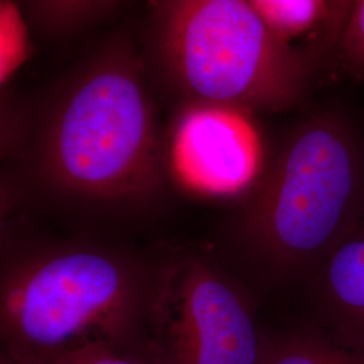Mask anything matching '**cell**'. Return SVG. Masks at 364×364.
<instances>
[{"label": "cell", "instance_id": "obj_8", "mask_svg": "<svg viewBox=\"0 0 364 364\" xmlns=\"http://www.w3.org/2000/svg\"><path fill=\"white\" fill-rule=\"evenodd\" d=\"M317 275L323 326L364 350V215Z\"/></svg>", "mask_w": 364, "mask_h": 364}, {"label": "cell", "instance_id": "obj_2", "mask_svg": "<svg viewBox=\"0 0 364 364\" xmlns=\"http://www.w3.org/2000/svg\"><path fill=\"white\" fill-rule=\"evenodd\" d=\"M151 274L117 250L80 242L11 260L0 272V343L9 362L48 364L90 344H144Z\"/></svg>", "mask_w": 364, "mask_h": 364}, {"label": "cell", "instance_id": "obj_12", "mask_svg": "<svg viewBox=\"0 0 364 364\" xmlns=\"http://www.w3.org/2000/svg\"><path fill=\"white\" fill-rule=\"evenodd\" d=\"M48 364H153L134 350L109 344H90L54 359Z\"/></svg>", "mask_w": 364, "mask_h": 364}, {"label": "cell", "instance_id": "obj_6", "mask_svg": "<svg viewBox=\"0 0 364 364\" xmlns=\"http://www.w3.org/2000/svg\"><path fill=\"white\" fill-rule=\"evenodd\" d=\"M173 161L191 188L212 195L247 186L259 164V144L240 111L191 103L174 129Z\"/></svg>", "mask_w": 364, "mask_h": 364}, {"label": "cell", "instance_id": "obj_13", "mask_svg": "<svg viewBox=\"0 0 364 364\" xmlns=\"http://www.w3.org/2000/svg\"><path fill=\"white\" fill-rule=\"evenodd\" d=\"M26 131L27 115L21 107L0 99V165L21 153Z\"/></svg>", "mask_w": 364, "mask_h": 364}, {"label": "cell", "instance_id": "obj_1", "mask_svg": "<svg viewBox=\"0 0 364 364\" xmlns=\"http://www.w3.org/2000/svg\"><path fill=\"white\" fill-rule=\"evenodd\" d=\"M25 149L39 186L69 207L141 205L158 195L156 109L129 42H111L68 73L38 120H28Z\"/></svg>", "mask_w": 364, "mask_h": 364}, {"label": "cell", "instance_id": "obj_3", "mask_svg": "<svg viewBox=\"0 0 364 364\" xmlns=\"http://www.w3.org/2000/svg\"><path fill=\"white\" fill-rule=\"evenodd\" d=\"M363 158L348 126L323 114L287 139L243 219L250 251L279 275L318 270L364 215Z\"/></svg>", "mask_w": 364, "mask_h": 364}, {"label": "cell", "instance_id": "obj_5", "mask_svg": "<svg viewBox=\"0 0 364 364\" xmlns=\"http://www.w3.org/2000/svg\"><path fill=\"white\" fill-rule=\"evenodd\" d=\"M267 335L246 293L207 254L178 248L153 267L144 356L153 364H259Z\"/></svg>", "mask_w": 364, "mask_h": 364}, {"label": "cell", "instance_id": "obj_14", "mask_svg": "<svg viewBox=\"0 0 364 364\" xmlns=\"http://www.w3.org/2000/svg\"><path fill=\"white\" fill-rule=\"evenodd\" d=\"M19 193L21 189H18L16 185L0 170V236L3 234L7 219L19 198Z\"/></svg>", "mask_w": 364, "mask_h": 364}, {"label": "cell", "instance_id": "obj_9", "mask_svg": "<svg viewBox=\"0 0 364 364\" xmlns=\"http://www.w3.org/2000/svg\"><path fill=\"white\" fill-rule=\"evenodd\" d=\"M259 364H364V350L317 324L267 336Z\"/></svg>", "mask_w": 364, "mask_h": 364}, {"label": "cell", "instance_id": "obj_10", "mask_svg": "<svg viewBox=\"0 0 364 364\" xmlns=\"http://www.w3.org/2000/svg\"><path fill=\"white\" fill-rule=\"evenodd\" d=\"M109 0H31L22 1L27 21L46 36H69L99 23L119 10Z\"/></svg>", "mask_w": 364, "mask_h": 364}, {"label": "cell", "instance_id": "obj_4", "mask_svg": "<svg viewBox=\"0 0 364 364\" xmlns=\"http://www.w3.org/2000/svg\"><path fill=\"white\" fill-rule=\"evenodd\" d=\"M156 58L191 103L282 111L313 68L264 23L250 0L150 3Z\"/></svg>", "mask_w": 364, "mask_h": 364}, {"label": "cell", "instance_id": "obj_15", "mask_svg": "<svg viewBox=\"0 0 364 364\" xmlns=\"http://www.w3.org/2000/svg\"><path fill=\"white\" fill-rule=\"evenodd\" d=\"M0 364H11L9 360H4L3 358H1V355H0Z\"/></svg>", "mask_w": 364, "mask_h": 364}, {"label": "cell", "instance_id": "obj_7", "mask_svg": "<svg viewBox=\"0 0 364 364\" xmlns=\"http://www.w3.org/2000/svg\"><path fill=\"white\" fill-rule=\"evenodd\" d=\"M274 36L308 64L333 57L352 0H250Z\"/></svg>", "mask_w": 364, "mask_h": 364}, {"label": "cell", "instance_id": "obj_11", "mask_svg": "<svg viewBox=\"0 0 364 364\" xmlns=\"http://www.w3.org/2000/svg\"><path fill=\"white\" fill-rule=\"evenodd\" d=\"M340 73L355 81L364 78V0H353L333 55Z\"/></svg>", "mask_w": 364, "mask_h": 364}]
</instances>
